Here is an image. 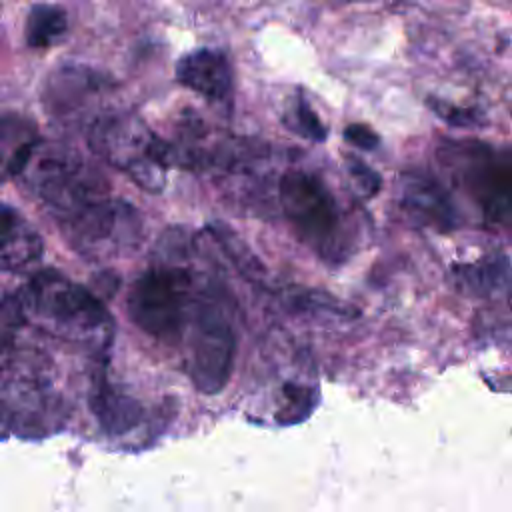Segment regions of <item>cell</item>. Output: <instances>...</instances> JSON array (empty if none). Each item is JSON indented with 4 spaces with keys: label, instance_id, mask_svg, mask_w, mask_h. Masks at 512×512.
I'll use <instances>...</instances> for the list:
<instances>
[{
    "label": "cell",
    "instance_id": "1",
    "mask_svg": "<svg viewBox=\"0 0 512 512\" xmlns=\"http://www.w3.org/2000/svg\"><path fill=\"white\" fill-rule=\"evenodd\" d=\"M92 152L126 172L140 188L160 192L170 166L168 142L158 138L136 112H102L88 128Z\"/></svg>",
    "mask_w": 512,
    "mask_h": 512
},
{
    "label": "cell",
    "instance_id": "2",
    "mask_svg": "<svg viewBox=\"0 0 512 512\" xmlns=\"http://www.w3.org/2000/svg\"><path fill=\"white\" fill-rule=\"evenodd\" d=\"M30 188L60 220L108 196L106 180L78 152L60 144H38L22 170Z\"/></svg>",
    "mask_w": 512,
    "mask_h": 512
},
{
    "label": "cell",
    "instance_id": "3",
    "mask_svg": "<svg viewBox=\"0 0 512 512\" xmlns=\"http://www.w3.org/2000/svg\"><path fill=\"white\" fill-rule=\"evenodd\" d=\"M438 152L482 216L490 224L512 226V148L466 140L448 142Z\"/></svg>",
    "mask_w": 512,
    "mask_h": 512
},
{
    "label": "cell",
    "instance_id": "4",
    "mask_svg": "<svg viewBox=\"0 0 512 512\" xmlns=\"http://www.w3.org/2000/svg\"><path fill=\"white\" fill-rule=\"evenodd\" d=\"M190 306V276L176 266L144 272L132 286L126 308L132 322L156 340L172 342L180 336Z\"/></svg>",
    "mask_w": 512,
    "mask_h": 512
},
{
    "label": "cell",
    "instance_id": "5",
    "mask_svg": "<svg viewBox=\"0 0 512 512\" xmlns=\"http://www.w3.org/2000/svg\"><path fill=\"white\" fill-rule=\"evenodd\" d=\"M280 204L298 236L322 258H334L340 236V210L324 182L302 170L286 172L280 180Z\"/></svg>",
    "mask_w": 512,
    "mask_h": 512
},
{
    "label": "cell",
    "instance_id": "6",
    "mask_svg": "<svg viewBox=\"0 0 512 512\" xmlns=\"http://www.w3.org/2000/svg\"><path fill=\"white\" fill-rule=\"evenodd\" d=\"M22 294L28 310L40 314L64 336H96L108 328V314L100 298L60 274H38Z\"/></svg>",
    "mask_w": 512,
    "mask_h": 512
},
{
    "label": "cell",
    "instance_id": "7",
    "mask_svg": "<svg viewBox=\"0 0 512 512\" xmlns=\"http://www.w3.org/2000/svg\"><path fill=\"white\" fill-rule=\"evenodd\" d=\"M236 354V336L220 302L206 294L194 314L190 348V378L198 392L218 394L230 380Z\"/></svg>",
    "mask_w": 512,
    "mask_h": 512
},
{
    "label": "cell",
    "instance_id": "8",
    "mask_svg": "<svg viewBox=\"0 0 512 512\" xmlns=\"http://www.w3.org/2000/svg\"><path fill=\"white\" fill-rule=\"evenodd\" d=\"M72 246L84 256H112L132 250L142 234L140 214L122 200L102 198L62 222Z\"/></svg>",
    "mask_w": 512,
    "mask_h": 512
},
{
    "label": "cell",
    "instance_id": "9",
    "mask_svg": "<svg viewBox=\"0 0 512 512\" xmlns=\"http://www.w3.org/2000/svg\"><path fill=\"white\" fill-rule=\"evenodd\" d=\"M106 86L108 82L90 68L62 66L46 78V110L64 122H74L86 114L84 110L98 100Z\"/></svg>",
    "mask_w": 512,
    "mask_h": 512
},
{
    "label": "cell",
    "instance_id": "10",
    "mask_svg": "<svg viewBox=\"0 0 512 512\" xmlns=\"http://www.w3.org/2000/svg\"><path fill=\"white\" fill-rule=\"evenodd\" d=\"M176 80L206 100L218 102L232 90V70L222 52L200 48L176 64Z\"/></svg>",
    "mask_w": 512,
    "mask_h": 512
},
{
    "label": "cell",
    "instance_id": "11",
    "mask_svg": "<svg viewBox=\"0 0 512 512\" xmlns=\"http://www.w3.org/2000/svg\"><path fill=\"white\" fill-rule=\"evenodd\" d=\"M402 204L410 216L436 230H452L456 212L442 186L428 174L408 172L402 178Z\"/></svg>",
    "mask_w": 512,
    "mask_h": 512
},
{
    "label": "cell",
    "instance_id": "12",
    "mask_svg": "<svg viewBox=\"0 0 512 512\" xmlns=\"http://www.w3.org/2000/svg\"><path fill=\"white\" fill-rule=\"evenodd\" d=\"M44 252L40 234L10 206L0 204V270H18Z\"/></svg>",
    "mask_w": 512,
    "mask_h": 512
},
{
    "label": "cell",
    "instance_id": "13",
    "mask_svg": "<svg viewBox=\"0 0 512 512\" xmlns=\"http://www.w3.org/2000/svg\"><path fill=\"white\" fill-rule=\"evenodd\" d=\"M36 144L34 122L16 114L0 116V182L22 174Z\"/></svg>",
    "mask_w": 512,
    "mask_h": 512
},
{
    "label": "cell",
    "instance_id": "14",
    "mask_svg": "<svg viewBox=\"0 0 512 512\" xmlns=\"http://www.w3.org/2000/svg\"><path fill=\"white\" fill-rule=\"evenodd\" d=\"M454 274L460 286L474 296H504L512 288V268L508 258L502 254H492L468 264H458L454 268Z\"/></svg>",
    "mask_w": 512,
    "mask_h": 512
},
{
    "label": "cell",
    "instance_id": "15",
    "mask_svg": "<svg viewBox=\"0 0 512 512\" xmlns=\"http://www.w3.org/2000/svg\"><path fill=\"white\" fill-rule=\"evenodd\" d=\"M94 414L100 426L108 434H124L138 426L142 420V404L136 402L132 396L114 390L108 384H100L96 388V396L92 402Z\"/></svg>",
    "mask_w": 512,
    "mask_h": 512
},
{
    "label": "cell",
    "instance_id": "16",
    "mask_svg": "<svg viewBox=\"0 0 512 512\" xmlns=\"http://www.w3.org/2000/svg\"><path fill=\"white\" fill-rule=\"evenodd\" d=\"M68 28L66 12L54 4H36L26 18V44L30 48H50Z\"/></svg>",
    "mask_w": 512,
    "mask_h": 512
},
{
    "label": "cell",
    "instance_id": "17",
    "mask_svg": "<svg viewBox=\"0 0 512 512\" xmlns=\"http://www.w3.org/2000/svg\"><path fill=\"white\" fill-rule=\"evenodd\" d=\"M28 306L22 292L8 294L0 302V374H4L14 360L16 338L26 324Z\"/></svg>",
    "mask_w": 512,
    "mask_h": 512
},
{
    "label": "cell",
    "instance_id": "18",
    "mask_svg": "<svg viewBox=\"0 0 512 512\" xmlns=\"http://www.w3.org/2000/svg\"><path fill=\"white\" fill-rule=\"evenodd\" d=\"M284 124L296 132L298 136L306 138V140H314V142H322L326 138V128L320 122V118L316 116V112L304 102L298 100L284 116Z\"/></svg>",
    "mask_w": 512,
    "mask_h": 512
},
{
    "label": "cell",
    "instance_id": "19",
    "mask_svg": "<svg viewBox=\"0 0 512 512\" xmlns=\"http://www.w3.org/2000/svg\"><path fill=\"white\" fill-rule=\"evenodd\" d=\"M284 400L286 402L276 416L278 422H282V424H294V422L304 420L314 406L312 390L304 388V386H296V384L284 386Z\"/></svg>",
    "mask_w": 512,
    "mask_h": 512
},
{
    "label": "cell",
    "instance_id": "20",
    "mask_svg": "<svg viewBox=\"0 0 512 512\" xmlns=\"http://www.w3.org/2000/svg\"><path fill=\"white\" fill-rule=\"evenodd\" d=\"M346 168H348V174L352 178V182L356 184V188L364 194V196H374L378 190H380V174L374 172L368 164H364L362 160L354 158V156H348L346 158Z\"/></svg>",
    "mask_w": 512,
    "mask_h": 512
},
{
    "label": "cell",
    "instance_id": "21",
    "mask_svg": "<svg viewBox=\"0 0 512 512\" xmlns=\"http://www.w3.org/2000/svg\"><path fill=\"white\" fill-rule=\"evenodd\" d=\"M344 138L352 144V146H358L362 150H374L380 142V136L366 124H350L346 130H344Z\"/></svg>",
    "mask_w": 512,
    "mask_h": 512
},
{
    "label": "cell",
    "instance_id": "22",
    "mask_svg": "<svg viewBox=\"0 0 512 512\" xmlns=\"http://www.w3.org/2000/svg\"><path fill=\"white\" fill-rule=\"evenodd\" d=\"M428 104H430V108L440 118H444L450 124H456V126H470V124H474V114L470 110H462V108L450 106V104H446L442 100H430Z\"/></svg>",
    "mask_w": 512,
    "mask_h": 512
}]
</instances>
